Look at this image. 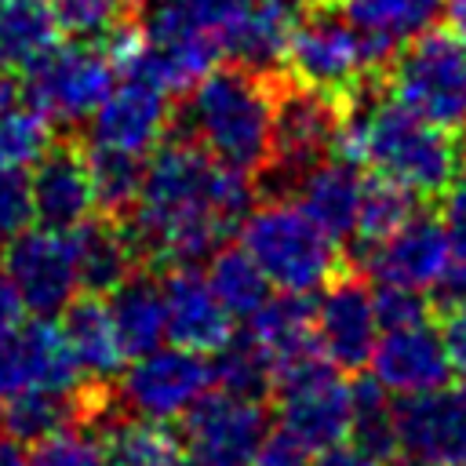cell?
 Listing matches in <instances>:
<instances>
[{
  "label": "cell",
  "mask_w": 466,
  "mask_h": 466,
  "mask_svg": "<svg viewBox=\"0 0 466 466\" xmlns=\"http://www.w3.org/2000/svg\"><path fill=\"white\" fill-rule=\"evenodd\" d=\"M0 466H29V451H25V444L4 433V437H0Z\"/></svg>",
  "instance_id": "cell-46"
},
{
  "label": "cell",
  "mask_w": 466,
  "mask_h": 466,
  "mask_svg": "<svg viewBox=\"0 0 466 466\" xmlns=\"http://www.w3.org/2000/svg\"><path fill=\"white\" fill-rule=\"evenodd\" d=\"M76 244V269H80V291L106 295L113 291L127 273L138 269L135 244L127 229L109 215H91L80 226L69 229Z\"/></svg>",
  "instance_id": "cell-26"
},
{
  "label": "cell",
  "mask_w": 466,
  "mask_h": 466,
  "mask_svg": "<svg viewBox=\"0 0 466 466\" xmlns=\"http://www.w3.org/2000/svg\"><path fill=\"white\" fill-rule=\"evenodd\" d=\"M51 44H58V25L44 0H0V69L22 73Z\"/></svg>",
  "instance_id": "cell-31"
},
{
  "label": "cell",
  "mask_w": 466,
  "mask_h": 466,
  "mask_svg": "<svg viewBox=\"0 0 466 466\" xmlns=\"http://www.w3.org/2000/svg\"><path fill=\"white\" fill-rule=\"evenodd\" d=\"M29 466H106V448L95 422H69L40 437L29 451Z\"/></svg>",
  "instance_id": "cell-38"
},
{
  "label": "cell",
  "mask_w": 466,
  "mask_h": 466,
  "mask_svg": "<svg viewBox=\"0 0 466 466\" xmlns=\"http://www.w3.org/2000/svg\"><path fill=\"white\" fill-rule=\"evenodd\" d=\"M309 4L313 0H251L244 18L229 33L222 55H229V62L244 69L277 73L284 62L288 36Z\"/></svg>",
  "instance_id": "cell-25"
},
{
  "label": "cell",
  "mask_w": 466,
  "mask_h": 466,
  "mask_svg": "<svg viewBox=\"0 0 466 466\" xmlns=\"http://www.w3.org/2000/svg\"><path fill=\"white\" fill-rule=\"evenodd\" d=\"M269 411L262 397H240L226 390H208L182 415V451L186 466H248L258 444L269 437Z\"/></svg>",
  "instance_id": "cell-12"
},
{
  "label": "cell",
  "mask_w": 466,
  "mask_h": 466,
  "mask_svg": "<svg viewBox=\"0 0 466 466\" xmlns=\"http://www.w3.org/2000/svg\"><path fill=\"white\" fill-rule=\"evenodd\" d=\"M371 299H375V317H379V328H397V324L426 320V317L433 313L430 295H426V291H415V288L371 284Z\"/></svg>",
  "instance_id": "cell-40"
},
{
  "label": "cell",
  "mask_w": 466,
  "mask_h": 466,
  "mask_svg": "<svg viewBox=\"0 0 466 466\" xmlns=\"http://www.w3.org/2000/svg\"><path fill=\"white\" fill-rule=\"evenodd\" d=\"M251 0H146L142 11V36L153 40H186L211 47L222 55L229 33L244 18Z\"/></svg>",
  "instance_id": "cell-24"
},
{
  "label": "cell",
  "mask_w": 466,
  "mask_h": 466,
  "mask_svg": "<svg viewBox=\"0 0 466 466\" xmlns=\"http://www.w3.org/2000/svg\"><path fill=\"white\" fill-rule=\"evenodd\" d=\"M22 317H25V309H22L18 295H15V288L7 284V277L0 273V342L22 324Z\"/></svg>",
  "instance_id": "cell-45"
},
{
  "label": "cell",
  "mask_w": 466,
  "mask_h": 466,
  "mask_svg": "<svg viewBox=\"0 0 466 466\" xmlns=\"http://www.w3.org/2000/svg\"><path fill=\"white\" fill-rule=\"evenodd\" d=\"M273 87L277 73H255L237 62L211 66L186 91L178 124L218 164L262 175L273 153Z\"/></svg>",
  "instance_id": "cell-3"
},
{
  "label": "cell",
  "mask_w": 466,
  "mask_h": 466,
  "mask_svg": "<svg viewBox=\"0 0 466 466\" xmlns=\"http://www.w3.org/2000/svg\"><path fill=\"white\" fill-rule=\"evenodd\" d=\"M116 80V58L102 40L51 44L22 69V95L47 124H84Z\"/></svg>",
  "instance_id": "cell-7"
},
{
  "label": "cell",
  "mask_w": 466,
  "mask_h": 466,
  "mask_svg": "<svg viewBox=\"0 0 466 466\" xmlns=\"http://www.w3.org/2000/svg\"><path fill=\"white\" fill-rule=\"evenodd\" d=\"M106 309H109V320L127 357H138L167 342L164 291L153 273H142V269L127 273L113 291H106Z\"/></svg>",
  "instance_id": "cell-28"
},
{
  "label": "cell",
  "mask_w": 466,
  "mask_h": 466,
  "mask_svg": "<svg viewBox=\"0 0 466 466\" xmlns=\"http://www.w3.org/2000/svg\"><path fill=\"white\" fill-rule=\"evenodd\" d=\"M357 262L371 284H397V288H415L430 295L433 284L451 266V251L441 222L433 215L415 211L379 244L364 248Z\"/></svg>",
  "instance_id": "cell-16"
},
{
  "label": "cell",
  "mask_w": 466,
  "mask_h": 466,
  "mask_svg": "<svg viewBox=\"0 0 466 466\" xmlns=\"http://www.w3.org/2000/svg\"><path fill=\"white\" fill-rule=\"evenodd\" d=\"M309 459H313V451H306L299 441H291L288 433L277 430L258 444V451L251 455L248 466H309Z\"/></svg>",
  "instance_id": "cell-42"
},
{
  "label": "cell",
  "mask_w": 466,
  "mask_h": 466,
  "mask_svg": "<svg viewBox=\"0 0 466 466\" xmlns=\"http://www.w3.org/2000/svg\"><path fill=\"white\" fill-rule=\"evenodd\" d=\"M204 277L233 320H248L273 295L269 280L262 277V269L251 262V255L240 244H218L208 255Z\"/></svg>",
  "instance_id": "cell-32"
},
{
  "label": "cell",
  "mask_w": 466,
  "mask_h": 466,
  "mask_svg": "<svg viewBox=\"0 0 466 466\" xmlns=\"http://www.w3.org/2000/svg\"><path fill=\"white\" fill-rule=\"evenodd\" d=\"M342 127V98L302 87L295 80H280L273 87V153L266 164V178L284 193L299 171L324 160L339 146Z\"/></svg>",
  "instance_id": "cell-9"
},
{
  "label": "cell",
  "mask_w": 466,
  "mask_h": 466,
  "mask_svg": "<svg viewBox=\"0 0 466 466\" xmlns=\"http://www.w3.org/2000/svg\"><path fill=\"white\" fill-rule=\"evenodd\" d=\"M255 204V175L218 164L193 138H160L146 164L124 229L138 262L197 266Z\"/></svg>",
  "instance_id": "cell-1"
},
{
  "label": "cell",
  "mask_w": 466,
  "mask_h": 466,
  "mask_svg": "<svg viewBox=\"0 0 466 466\" xmlns=\"http://www.w3.org/2000/svg\"><path fill=\"white\" fill-rule=\"evenodd\" d=\"M51 146V124L29 106L15 73L0 69V167H33Z\"/></svg>",
  "instance_id": "cell-30"
},
{
  "label": "cell",
  "mask_w": 466,
  "mask_h": 466,
  "mask_svg": "<svg viewBox=\"0 0 466 466\" xmlns=\"http://www.w3.org/2000/svg\"><path fill=\"white\" fill-rule=\"evenodd\" d=\"M33 215L40 226L73 229L95 215V189L84 146L76 142H51L29 171Z\"/></svg>",
  "instance_id": "cell-19"
},
{
  "label": "cell",
  "mask_w": 466,
  "mask_h": 466,
  "mask_svg": "<svg viewBox=\"0 0 466 466\" xmlns=\"http://www.w3.org/2000/svg\"><path fill=\"white\" fill-rule=\"evenodd\" d=\"M244 335L258 346V353L273 368V382L288 371H295L306 360H317V339H313V302L306 295L273 291L248 320Z\"/></svg>",
  "instance_id": "cell-22"
},
{
  "label": "cell",
  "mask_w": 466,
  "mask_h": 466,
  "mask_svg": "<svg viewBox=\"0 0 466 466\" xmlns=\"http://www.w3.org/2000/svg\"><path fill=\"white\" fill-rule=\"evenodd\" d=\"M98 437L106 448V466H186L182 437L167 422L113 408L98 422Z\"/></svg>",
  "instance_id": "cell-29"
},
{
  "label": "cell",
  "mask_w": 466,
  "mask_h": 466,
  "mask_svg": "<svg viewBox=\"0 0 466 466\" xmlns=\"http://www.w3.org/2000/svg\"><path fill=\"white\" fill-rule=\"evenodd\" d=\"M386 466H430V462H426V459H419V455H408V451H393Z\"/></svg>",
  "instance_id": "cell-48"
},
{
  "label": "cell",
  "mask_w": 466,
  "mask_h": 466,
  "mask_svg": "<svg viewBox=\"0 0 466 466\" xmlns=\"http://www.w3.org/2000/svg\"><path fill=\"white\" fill-rule=\"evenodd\" d=\"M309 466H386V459L364 451V448L353 444V441H339V444H328V448L313 451Z\"/></svg>",
  "instance_id": "cell-44"
},
{
  "label": "cell",
  "mask_w": 466,
  "mask_h": 466,
  "mask_svg": "<svg viewBox=\"0 0 466 466\" xmlns=\"http://www.w3.org/2000/svg\"><path fill=\"white\" fill-rule=\"evenodd\" d=\"M444 7L448 0H339L342 18L386 58H393L400 44L433 29L444 18Z\"/></svg>",
  "instance_id": "cell-27"
},
{
  "label": "cell",
  "mask_w": 466,
  "mask_h": 466,
  "mask_svg": "<svg viewBox=\"0 0 466 466\" xmlns=\"http://www.w3.org/2000/svg\"><path fill=\"white\" fill-rule=\"evenodd\" d=\"M84 375L55 317H33L0 342V400L25 390H84Z\"/></svg>",
  "instance_id": "cell-17"
},
{
  "label": "cell",
  "mask_w": 466,
  "mask_h": 466,
  "mask_svg": "<svg viewBox=\"0 0 466 466\" xmlns=\"http://www.w3.org/2000/svg\"><path fill=\"white\" fill-rule=\"evenodd\" d=\"M58 33L73 40H109L127 25V0H44Z\"/></svg>",
  "instance_id": "cell-37"
},
{
  "label": "cell",
  "mask_w": 466,
  "mask_h": 466,
  "mask_svg": "<svg viewBox=\"0 0 466 466\" xmlns=\"http://www.w3.org/2000/svg\"><path fill=\"white\" fill-rule=\"evenodd\" d=\"M280 66L288 69V80L346 102L353 91L371 84L390 58L368 36H360L339 7L313 0L295 22Z\"/></svg>",
  "instance_id": "cell-5"
},
{
  "label": "cell",
  "mask_w": 466,
  "mask_h": 466,
  "mask_svg": "<svg viewBox=\"0 0 466 466\" xmlns=\"http://www.w3.org/2000/svg\"><path fill=\"white\" fill-rule=\"evenodd\" d=\"M444 18L451 22V33H455L459 40H466V0H448Z\"/></svg>",
  "instance_id": "cell-47"
},
{
  "label": "cell",
  "mask_w": 466,
  "mask_h": 466,
  "mask_svg": "<svg viewBox=\"0 0 466 466\" xmlns=\"http://www.w3.org/2000/svg\"><path fill=\"white\" fill-rule=\"evenodd\" d=\"M58 328L66 335V346L84 375L87 386H102L109 390L113 379L120 375V368L127 364V353L116 339V328L109 320L106 299L102 295H87L80 291L62 313H58Z\"/></svg>",
  "instance_id": "cell-23"
},
{
  "label": "cell",
  "mask_w": 466,
  "mask_h": 466,
  "mask_svg": "<svg viewBox=\"0 0 466 466\" xmlns=\"http://www.w3.org/2000/svg\"><path fill=\"white\" fill-rule=\"evenodd\" d=\"M233 233L273 291L313 295L342 269V244L331 240L288 193L251 204Z\"/></svg>",
  "instance_id": "cell-4"
},
{
  "label": "cell",
  "mask_w": 466,
  "mask_h": 466,
  "mask_svg": "<svg viewBox=\"0 0 466 466\" xmlns=\"http://www.w3.org/2000/svg\"><path fill=\"white\" fill-rule=\"evenodd\" d=\"M441 197V229H444V240H448V251L455 262L466 266V167H459L451 175V182L437 193Z\"/></svg>",
  "instance_id": "cell-41"
},
{
  "label": "cell",
  "mask_w": 466,
  "mask_h": 466,
  "mask_svg": "<svg viewBox=\"0 0 466 466\" xmlns=\"http://www.w3.org/2000/svg\"><path fill=\"white\" fill-rule=\"evenodd\" d=\"M371 84H364L342 102L335 153L379 178L397 182L419 200L437 197L462 167V149L455 135L426 124Z\"/></svg>",
  "instance_id": "cell-2"
},
{
  "label": "cell",
  "mask_w": 466,
  "mask_h": 466,
  "mask_svg": "<svg viewBox=\"0 0 466 466\" xmlns=\"http://www.w3.org/2000/svg\"><path fill=\"white\" fill-rule=\"evenodd\" d=\"M364 167L331 153L317 164H309L306 171H299L291 178V186L284 189L331 240L350 244V233L357 226V211H360V193H364Z\"/></svg>",
  "instance_id": "cell-21"
},
{
  "label": "cell",
  "mask_w": 466,
  "mask_h": 466,
  "mask_svg": "<svg viewBox=\"0 0 466 466\" xmlns=\"http://www.w3.org/2000/svg\"><path fill=\"white\" fill-rule=\"evenodd\" d=\"M171 120V95L153 80L127 73L124 80H113L106 98L87 116V146L149 157V149L167 135Z\"/></svg>",
  "instance_id": "cell-14"
},
{
  "label": "cell",
  "mask_w": 466,
  "mask_h": 466,
  "mask_svg": "<svg viewBox=\"0 0 466 466\" xmlns=\"http://www.w3.org/2000/svg\"><path fill=\"white\" fill-rule=\"evenodd\" d=\"M0 273L33 317H58L80 295L76 244L69 229L29 226L4 244Z\"/></svg>",
  "instance_id": "cell-11"
},
{
  "label": "cell",
  "mask_w": 466,
  "mask_h": 466,
  "mask_svg": "<svg viewBox=\"0 0 466 466\" xmlns=\"http://www.w3.org/2000/svg\"><path fill=\"white\" fill-rule=\"evenodd\" d=\"M84 157H87V171H91L95 211L109 215V218H124V211L138 197L146 157H131V153H116V149H98V146H84Z\"/></svg>",
  "instance_id": "cell-34"
},
{
  "label": "cell",
  "mask_w": 466,
  "mask_h": 466,
  "mask_svg": "<svg viewBox=\"0 0 466 466\" xmlns=\"http://www.w3.org/2000/svg\"><path fill=\"white\" fill-rule=\"evenodd\" d=\"M382 91L426 124L466 135V40L451 29H426L400 44L382 69Z\"/></svg>",
  "instance_id": "cell-6"
},
{
  "label": "cell",
  "mask_w": 466,
  "mask_h": 466,
  "mask_svg": "<svg viewBox=\"0 0 466 466\" xmlns=\"http://www.w3.org/2000/svg\"><path fill=\"white\" fill-rule=\"evenodd\" d=\"M368 368H371V379L390 397H415V393H426L455 375L451 360H448L444 335L430 317L397 324V328H382L375 339V350L368 357Z\"/></svg>",
  "instance_id": "cell-18"
},
{
  "label": "cell",
  "mask_w": 466,
  "mask_h": 466,
  "mask_svg": "<svg viewBox=\"0 0 466 466\" xmlns=\"http://www.w3.org/2000/svg\"><path fill=\"white\" fill-rule=\"evenodd\" d=\"M397 451L430 466H466V379H448L426 393L393 400Z\"/></svg>",
  "instance_id": "cell-15"
},
{
  "label": "cell",
  "mask_w": 466,
  "mask_h": 466,
  "mask_svg": "<svg viewBox=\"0 0 466 466\" xmlns=\"http://www.w3.org/2000/svg\"><path fill=\"white\" fill-rule=\"evenodd\" d=\"M444 346H448V360H451V371L459 379H466V302L444 309Z\"/></svg>",
  "instance_id": "cell-43"
},
{
  "label": "cell",
  "mask_w": 466,
  "mask_h": 466,
  "mask_svg": "<svg viewBox=\"0 0 466 466\" xmlns=\"http://www.w3.org/2000/svg\"><path fill=\"white\" fill-rule=\"evenodd\" d=\"M393 400L375 379L353 382V419H350V437L364 451L390 459L397 451V426H393Z\"/></svg>",
  "instance_id": "cell-36"
},
{
  "label": "cell",
  "mask_w": 466,
  "mask_h": 466,
  "mask_svg": "<svg viewBox=\"0 0 466 466\" xmlns=\"http://www.w3.org/2000/svg\"><path fill=\"white\" fill-rule=\"evenodd\" d=\"M379 317H375V299L371 284L357 273H335L317 302H313V339L317 353L339 368V371H360L368 368V357L379 339Z\"/></svg>",
  "instance_id": "cell-13"
},
{
  "label": "cell",
  "mask_w": 466,
  "mask_h": 466,
  "mask_svg": "<svg viewBox=\"0 0 466 466\" xmlns=\"http://www.w3.org/2000/svg\"><path fill=\"white\" fill-rule=\"evenodd\" d=\"M164 324L175 346L215 353L233 335V317L197 266H164Z\"/></svg>",
  "instance_id": "cell-20"
},
{
  "label": "cell",
  "mask_w": 466,
  "mask_h": 466,
  "mask_svg": "<svg viewBox=\"0 0 466 466\" xmlns=\"http://www.w3.org/2000/svg\"><path fill=\"white\" fill-rule=\"evenodd\" d=\"M208 360H211V390H226L240 397H266L273 390V368L244 331L240 335L233 331L215 353H208Z\"/></svg>",
  "instance_id": "cell-35"
},
{
  "label": "cell",
  "mask_w": 466,
  "mask_h": 466,
  "mask_svg": "<svg viewBox=\"0 0 466 466\" xmlns=\"http://www.w3.org/2000/svg\"><path fill=\"white\" fill-rule=\"evenodd\" d=\"M113 382H116L113 393L116 411L171 422L182 419L211 390V360L208 353L160 342L138 357H127V364Z\"/></svg>",
  "instance_id": "cell-8"
},
{
  "label": "cell",
  "mask_w": 466,
  "mask_h": 466,
  "mask_svg": "<svg viewBox=\"0 0 466 466\" xmlns=\"http://www.w3.org/2000/svg\"><path fill=\"white\" fill-rule=\"evenodd\" d=\"M33 222H36V215H33L29 175L18 167H0V244L18 237Z\"/></svg>",
  "instance_id": "cell-39"
},
{
  "label": "cell",
  "mask_w": 466,
  "mask_h": 466,
  "mask_svg": "<svg viewBox=\"0 0 466 466\" xmlns=\"http://www.w3.org/2000/svg\"><path fill=\"white\" fill-rule=\"evenodd\" d=\"M419 211V197H411L408 189H400L390 178L368 175L364 178V193H360V211H357V226L350 233V248L353 255H360L364 248L379 244L386 233H393L404 218H411Z\"/></svg>",
  "instance_id": "cell-33"
},
{
  "label": "cell",
  "mask_w": 466,
  "mask_h": 466,
  "mask_svg": "<svg viewBox=\"0 0 466 466\" xmlns=\"http://www.w3.org/2000/svg\"><path fill=\"white\" fill-rule=\"evenodd\" d=\"M277 430L299 441L306 451H320L350 437L353 419V382L346 371L331 368L324 357L299 364L273 382Z\"/></svg>",
  "instance_id": "cell-10"
}]
</instances>
